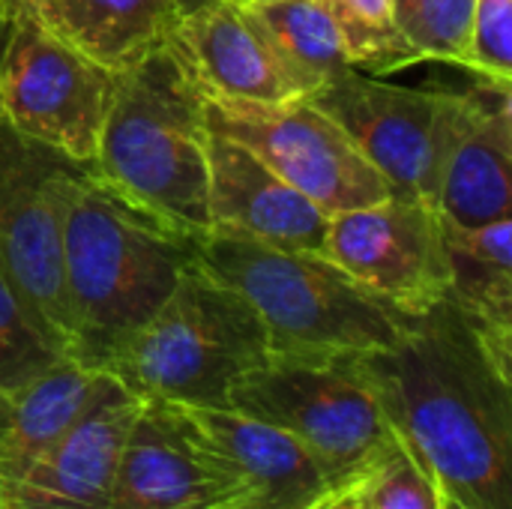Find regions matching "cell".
<instances>
[{"mask_svg":"<svg viewBox=\"0 0 512 509\" xmlns=\"http://www.w3.org/2000/svg\"><path fill=\"white\" fill-rule=\"evenodd\" d=\"M195 261L258 315L270 354L357 357L387 348L405 315L360 288L318 252L267 246L207 228L192 237Z\"/></svg>","mask_w":512,"mask_h":509,"instance_id":"cell-4","label":"cell"},{"mask_svg":"<svg viewBox=\"0 0 512 509\" xmlns=\"http://www.w3.org/2000/svg\"><path fill=\"white\" fill-rule=\"evenodd\" d=\"M366 509H447L435 474L408 450L399 447L363 486Z\"/></svg>","mask_w":512,"mask_h":509,"instance_id":"cell-25","label":"cell"},{"mask_svg":"<svg viewBox=\"0 0 512 509\" xmlns=\"http://www.w3.org/2000/svg\"><path fill=\"white\" fill-rule=\"evenodd\" d=\"M228 405L288 432L336 489L363 486L402 447L351 357L270 354Z\"/></svg>","mask_w":512,"mask_h":509,"instance_id":"cell-6","label":"cell"},{"mask_svg":"<svg viewBox=\"0 0 512 509\" xmlns=\"http://www.w3.org/2000/svg\"><path fill=\"white\" fill-rule=\"evenodd\" d=\"M60 360L66 357L42 336V330L27 315L24 303L15 297V291L0 273V381H27Z\"/></svg>","mask_w":512,"mask_h":509,"instance_id":"cell-24","label":"cell"},{"mask_svg":"<svg viewBox=\"0 0 512 509\" xmlns=\"http://www.w3.org/2000/svg\"><path fill=\"white\" fill-rule=\"evenodd\" d=\"M168 48L180 57L201 96L249 102L300 96L237 0H201L189 6Z\"/></svg>","mask_w":512,"mask_h":509,"instance_id":"cell-16","label":"cell"},{"mask_svg":"<svg viewBox=\"0 0 512 509\" xmlns=\"http://www.w3.org/2000/svg\"><path fill=\"white\" fill-rule=\"evenodd\" d=\"M207 213L210 228L279 249L324 255L330 216L252 150L213 129L207 135Z\"/></svg>","mask_w":512,"mask_h":509,"instance_id":"cell-14","label":"cell"},{"mask_svg":"<svg viewBox=\"0 0 512 509\" xmlns=\"http://www.w3.org/2000/svg\"><path fill=\"white\" fill-rule=\"evenodd\" d=\"M84 171L0 117V273L66 360L75 339L63 288V231Z\"/></svg>","mask_w":512,"mask_h":509,"instance_id":"cell-7","label":"cell"},{"mask_svg":"<svg viewBox=\"0 0 512 509\" xmlns=\"http://www.w3.org/2000/svg\"><path fill=\"white\" fill-rule=\"evenodd\" d=\"M333 21L351 69L390 75L420 63V54L402 36L393 0H315Z\"/></svg>","mask_w":512,"mask_h":509,"instance_id":"cell-22","label":"cell"},{"mask_svg":"<svg viewBox=\"0 0 512 509\" xmlns=\"http://www.w3.org/2000/svg\"><path fill=\"white\" fill-rule=\"evenodd\" d=\"M267 357L258 315L195 261L99 369L138 402L228 405L231 387Z\"/></svg>","mask_w":512,"mask_h":509,"instance_id":"cell-5","label":"cell"},{"mask_svg":"<svg viewBox=\"0 0 512 509\" xmlns=\"http://www.w3.org/2000/svg\"><path fill=\"white\" fill-rule=\"evenodd\" d=\"M108 509H252L186 444L168 414L141 402L117 453Z\"/></svg>","mask_w":512,"mask_h":509,"instance_id":"cell-15","label":"cell"},{"mask_svg":"<svg viewBox=\"0 0 512 509\" xmlns=\"http://www.w3.org/2000/svg\"><path fill=\"white\" fill-rule=\"evenodd\" d=\"M512 0H474L471 18V75L510 84Z\"/></svg>","mask_w":512,"mask_h":509,"instance_id":"cell-26","label":"cell"},{"mask_svg":"<svg viewBox=\"0 0 512 509\" xmlns=\"http://www.w3.org/2000/svg\"><path fill=\"white\" fill-rule=\"evenodd\" d=\"M306 99L351 135L393 195L438 210L447 156L477 105V75L468 90H423L354 69Z\"/></svg>","mask_w":512,"mask_h":509,"instance_id":"cell-8","label":"cell"},{"mask_svg":"<svg viewBox=\"0 0 512 509\" xmlns=\"http://www.w3.org/2000/svg\"><path fill=\"white\" fill-rule=\"evenodd\" d=\"M351 363L450 507L512 509V369L450 300L405 315L387 348Z\"/></svg>","mask_w":512,"mask_h":509,"instance_id":"cell-1","label":"cell"},{"mask_svg":"<svg viewBox=\"0 0 512 509\" xmlns=\"http://www.w3.org/2000/svg\"><path fill=\"white\" fill-rule=\"evenodd\" d=\"M444 219V216H441ZM450 249V294L489 354L512 369V222L462 228L444 222Z\"/></svg>","mask_w":512,"mask_h":509,"instance_id":"cell-20","label":"cell"},{"mask_svg":"<svg viewBox=\"0 0 512 509\" xmlns=\"http://www.w3.org/2000/svg\"><path fill=\"white\" fill-rule=\"evenodd\" d=\"M393 12L420 60H438L471 72L474 0H393Z\"/></svg>","mask_w":512,"mask_h":509,"instance_id":"cell-23","label":"cell"},{"mask_svg":"<svg viewBox=\"0 0 512 509\" xmlns=\"http://www.w3.org/2000/svg\"><path fill=\"white\" fill-rule=\"evenodd\" d=\"M120 75L93 63L36 12L12 18L0 54V117L24 138L90 168Z\"/></svg>","mask_w":512,"mask_h":509,"instance_id":"cell-9","label":"cell"},{"mask_svg":"<svg viewBox=\"0 0 512 509\" xmlns=\"http://www.w3.org/2000/svg\"><path fill=\"white\" fill-rule=\"evenodd\" d=\"M9 27H12V18H9V12H6V6H3V0H0V54H3V45H6Z\"/></svg>","mask_w":512,"mask_h":509,"instance_id":"cell-29","label":"cell"},{"mask_svg":"<svg viewBox=\"0 0 512 509\" xmlns=\"http://www.w3.org/2000/svg\"><path fill=\"white\" fill-rule=\"evenodd\" d=\"M237 3L303 99L354 72L333 21L315 0Z\"/></svg>","mask_w":512,"mask_h":509,"instance_id":"cell-21","label":"cell"},{"mask_svg":"<svg viewBox=\"0 0 512 509\" xmlns=\"http://www.w3.org/2000/svg\"><path fill=\"white\" fill-rule=\"evenodd\" d=\"M204 117L207 129L252 150L327 216L393 195L351 135L303 96L285 102L204 96Z\"/></svg>","mask_w":512,"mask_h":509,"instance_id":"cell-10","label":"cell"},{"mask_svg":"<svg viewBox=\"0 0 512 509\" xmlns=\"http://www.w3.org/2000/svg\"><path fill=\"white\" fill-rule=\"evenodd\" d=\"M36 3H39V0H3V6H6V12H9V18L24 15V12H36Z\"/></svg>","mask_w":512,"mask_h":509,"instance_id":"cell-28","label":"cell"},{"mask_svg":"<svg viewBox=\"0 0 512 509\" xmlns=\"http://www.w3.org/2000/svg\"><path fill=\"white\" fill-rule=\"evenodd\" d=\"M192 237L135 210L84 171L63 231L75 363L99 369L168 300L183 270L195 264Z\"/></svg>","mask_w":512,"mask_h":509,"instance_id":"cell-2","label":"cell"},{"mask_svg":"<svg viewBox=\"0 0 512 509\" xmlns=\"http://www.w3.org/2000/svg\"><path fill=\"white\" fill-rule=\"evenodd\" d=\"M138 408L114 387L54 444L0 474V509H108L117 453Z\"/></svg>","mask_w":512,"mask_h":509,"instance_id":"cell-13","label":"cell"},{"mask_svg":"<svg viewBox=\"0 0 512 509\" xmlns=\"http://www.w3.org/2000/svg\"><path fill=\"white\" fill-rule=\"evenodd\" d=\"M153 405L252 509H312L339 492L288 432L252 414L231 405Z\"/></svg>","mask_w":512,"mask_h":509,"instance_id":"cell-12","label":"cell"},{"mask_svg":"<svg viewBox=\"0 0 512 509\" xmlns=\"http://www.w3.org/2000/svg\"><path fill=\"white\" fill-rule=\"evenodd\" d=\"M120 387L111 375L75 360L18 381H0V474H9L54 444L102 396Z\"/></svg>","mask_w":512,"mask_h":509,"instance_id":"cell-18","label":"cell"},{"mask_svg":"<svg viewBox=\"0 0 512 509\" xmlns=\"http://www.w3.org/2000/svg\"><path fill=\"white\" fill-rule=\"evenodd\" d=\"M324 258L402 315H420L450 294V249L441 213L417 198L330 216Z\"/></svg>","mask_w":512,"mask_h":509,"instance_id":"cell-11","label":"cell"},{"mask_svg":"<svg viewBox=\"0 0 512 509\" xmlns=\"http://www.w3.org/2000/svg\"><path fill=\"white\" fill-rule=\"evenodd\" d=\"M183 3H186V9H189V6H195V3H201V0H183Z\"/></svg>","mask_w":512,"mask_h":509,"instance_id":"cell-30","label":"cell"},{"mask_svg":"<svg viewBox=\"0 0 512 509\" xmlns=\"http://www.w3.org/2000/svg\"><path fill=\"white\" fill-rule=\"evenodd\" d=\"M438 213L450 225L477 228L512 213V99L510 84L477 78V105L456 138L441 186Z\"/></svg>","mask_w":512,"mask_h":509,"instance_id":"cell-17","label":"cell"},{"mask_svg":"<svg viewBox=\"0 0 512 509\" xmlns=\"http://www.w3.org/2000/svg\"><path fill=\"white\" fill-rule=\"evenodd\" d=\"M312 509H366V504H363L360 486H351V489H339V492L327 495L324 501H318Z\"/></svg>","mask_w":512,"mask_h":509,"instance_id":"cell-27","label":"cell"},{"mask_svg":"<svg viewBox=\"0 0 512 509\" xmlns=\"http://www.w3.org/2000/svg\"><path fill=\"white\" fill-rule=\"evenodd\" d=\"M207 135L204 96L180 57L162 45L120 72L87 171L162 225L201 234L210 228Z\"/></svg>","mask_w":512,"mask_h":509,"instance_id":"cell-3","label":"cell"},{"mask_svg":"<svg viewBox=\"0 0 512 509\" xmlns=\"http://www.w3.org/2000/svg\"><path fill=\"white\" fill-rule=\"evenodd\" d=\"M447 509H456V507H450V504H447Z\"/></svg>","mask_w":512,"mask_h":509,"instance_id":"cell-31","label":"cell"},{"mask_svg":"<svg viewBox=\"0 0 512 509\" xmlns=\"http://www.w3.org/2000/svg\"><path fill=\"white\" fill-rule=\"evenodd\" d=\"M186 12L183 0H39L36 18L93 63L126 72L168 45Z\"/></svg>","mask_w":512,"mask_h":509,"instance_id":"cell-19","label":"cell"}]
</instances>
